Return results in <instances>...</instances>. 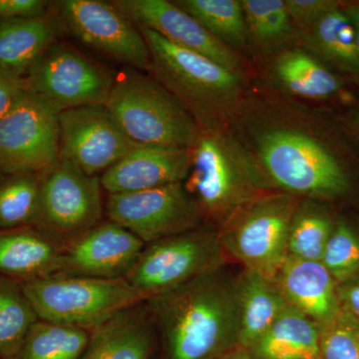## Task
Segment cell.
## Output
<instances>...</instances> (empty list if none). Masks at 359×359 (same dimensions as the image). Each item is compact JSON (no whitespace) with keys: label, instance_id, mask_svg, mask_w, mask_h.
I'll list each match as a JSON object with an SVG mask.
<instances>
[{"label":"cell","instance_id":"obj_1","mask_svg":"<svg viewBox=\"0 0 359 359\" xmlns=\"http://www.w3.org/2000/svg\"><path fill=\"white\" fill-rule=\"evenodd\" d=\"M168 359H221L238 347L236 278L221 269L148 299Z\"/></svg>","mask_w":359,"mask_h":359},{"label":"cell","instance_id":"obj_2","mask_svg":"<svg viewBox=\"0 0 359 359\" xmlns=\"http://www.w3.org/2000/svg\"><path fill=\"white\" fill-rule=\"evenodd\" d=\"M254 154L275 191L332 200L351 189L346 168L320 137L292 120H266L252 129Z\"/></svg>","mask_w":359,"mask_h":359},{"label":"cell","instance_id":"obj_3","mask_svg":"<svg viewBox=\"0 0 359 359\" xmlns=\"http://www.w3.org/2000/svg\"><path fill=\"white\" fill-rule=\"evenodd\" d=\"M150 52L148 72L189 110L201 129L223 128L240 110L244 77L139 27Z\"/></svg>","mask_w":359,"mask_h":359},{"label":"cell","instance_id":"obj_4","mask_svg":"<svg viewBox=\"0 0 359 359\" xmlns=\"http://www.w3.org/2000/svg\"><path fill=\"white\" fill-rule=\"evenodd\" d=\"M190 152L184 187L203 216L219 224L245 203L275 192L250 149L224 127L201 129Z\"/></svg>","mask_w":359,"mask_h":359},{"label":"cell","instance_id":"obj_5","mask_svg":"<svg viewBox=\"0 0 359 359\" xmlns=\"http://www.w3.org/2000/svg\"><path fill=\"white\" fill-rule=\"evenodd\" d=\"M106 106L124 133L139 145L191 149L201 133L181 101L154 78L133 68L116 76Z\"/></svg>","mask_w":359,"mask_h":359},{"label":"cell","instance_id":"obj_6","mask_svg":"<svg viewBox=\"0 0 359 359\" xmlns=\"http://www.w3.org/2000/svg\"><path fill=\"white\" fill-rule=\"evenodd\" d=\"M21 287L40 320L90 332L144 302L126 278L54 275Z\"/></svg>","mask_w":359,"mask_h":359},{"label":"cell","instance_id":"obj_7","mask_svg":"<svg viewBox=\"0 0 359 359\" xmlns=\"http://www.w3.org/2000/svg\"><path fill=\"white\" fill-rule=\"evenodd\" d=\"M299 201L275 191L236 210L218 230L226 257L237 259L245 269L275 278L287 257L290 224Z\"/></svg>","mask_w":359,"mask_h":359},{"label":"cell","instance_id":"obj_8","mask_svg":"<svg viewBox=\"0 0 359 359\" xmlns=\"http://www.w3.org/2000/svg\"><path fill=\"white\" fill-rule=\"evenodd\" d=\"M226 257L218 231L199 226L149 244L126 280L148 301L221 269Z\"/></svg>","mask_w":359,"mask_h":359},{"label":"cell","instance_id":"obj_9","mask_svg":"<svg viewBox=\"0 0 359 359\" xmlns=\"http://www.w3.org/2000/svg\"><path fill=\"white\" fill-rule=\"evenodd\" d=\"M57 110L23 90L0 121V174L42 175L60 159Z\"/></svg>","mask_w":359,"mask_h":359},{"label":"cell","instance_id":"obj_10","mask_svg":"<svg viewBox=\"0 0 359 359\" xmlns=\"http://www.w3.org/2000/svg\"><path fill=\"white\" fill-rule=\"evenodd\" d=\"M114 75L66 43L52 45L23 78L25 88L59 113L81 106L106 105Z\"/></svg>","mask_w":359,"mask_h":359},{"label":"cell","instance_id":"obj_11","mask_svg":"<svg viewBox=\"0 0 359 359\" xmlns=\"http://www.w3.org/2000/svg\"><path fill=\"white\" fill-rule=\"evenodd\" d=\"M53 9L63 29L89 48L128 68H150V52L141 30L112 2L60 0L53 2Z\"/></svg>","mask_w":359,"mask_h":359},{"label":"cell","instance_id":"obj_12","mask_svg":"<svg viewBox=\"0 0 359 359\" xmlns=\"http://www.w3.org/2000/svg\"><path fill=\"white\" fill-rule=\"evenodd\" d=\"M106 212L145 244L199 228L202 212L183 183L140 192L109 194Z\"/></svg>","mask_w":359,"mask_h":359},{"label":"cell","instance_id":"obj_13","mask_svg":"<svg viewBox=\"0 0 359 359\" xmlns=\"http://www.w3.org/2000/svg\"><path fill=\"white\" fill-rule=\"evenodd\" d=\"M100 179L59 159L41 175L39 211L34 223L53 235L77 236L102 218Z\"/></svg>","mask_w":359,"mask_h":359},{"label":"cell","instance_id":"obj_14","mask_svg":"<svg viewBox=\"0 0 359 359\" xmlns=\"http://www.w3.org/2000/svg\"><path fill=\"white\" fill-rule=\"evenodd\" d=\"M60 159L90 176L107 171L139 144L124 133L107 106H81L58 114Z\"/></svg>","mask_w":359,"mask_h":359},{"label":"cell","instance_id":"obj_15","mask_svg":"<svg viewBox=\"0 0 359 359\" xmlns=\"http://www.w3.org/2000/svg\"><path fill=\"white\" fill-rule=\"evenodd\" d=\"M138 27L148 28L180 47L211 59L244 77L245 67L237 52L208 32L174 1L115 0L111 1Z\"/></svg>","mask_w":359,"mask_h":359},{"label":"cell","instance_id":"obj_16","mask_svg":"<svg viewBox=\"0 0 359 359\" xmlns=\"http://www.w3.org/2000/svg\"><path fill=\"white\" fill-rule=\"evenodd\" d=\"M144 249L145 243L120 224H98L65 245L58 275L126 278Z\"/></svg>","mask_w":359,"mask_h":359},{"label":"cell","instance_id":"obj_17","mask_svg":"<svg viewBox=\"0 0 359 359\" xmlns=\"http://www.w3.org/2000/svg\"><path fill=\"white\" fill-rule=\"evenodd\" d=\"M190 168V149L138 145L104 172L101 185L109 194L140 192L182 183Z\"/></svg>","mask_w":359,"mask_h":359},{"label":"cell","instance_id":"obj_18","mask_svg":"<svg viewBox=\"0 0 359 359\" xmlns=\"http://www.w3.org/2000/svg\"><path fill=\"white\" fill-rule=\"evenodd\" d=\"M275 280L287 304L318 327L332 320L341 309L337 283L321 262L287 256Z\"/></svg>","mask_w":359,"mask_h":359},{"label":"cell","instance_id":"obj_19","mask_svg":"<svg viewBox=\"0 0 359 359\" xmlns=\"http://www.w3.org/2000/svg\"><path fill=\"white\" fill-rule=\"evenodd\" d=\"M62 30L53 4L41 18L0 21V70L25 78Z\"/></svg>","mask_w":359,"mask_h":359},{"label":"cell","instance_id":"obj_20","mask_svg":"<svg viewBox=\"0 0 359 359\" xmlns=\"http://www.w3.org/2000/svg\"><path fill=\"white\" fill-rule=\"evenodd\" d=\"M238 347L249 351L289 304L275 278L244 269L236 278Z\"/></svg>","mask_w":359,"mask_h":359},{"label":"cell","instance_id":"obj_21","mask_svg":"<svg viewBox=\"0 0 359 359\" xmlns=\"http://www.w3.org/2000/svg\"><path fill=\"white\" fill-rule=\"evenodd\" d=\"M63 248L37 231L0 233V275L20 283L58 275Z\"/></svg>","mask_w":359,"mask_h":359},{"label":"cell","instance_id":"obj_22","mask_svg":"<svg viewBox=\"0 0 359 359\" xmlns=\"http://www.w3.org/2000/svg\"><path fill=\"white\" fill-rule=\"evenodd\" d=\"M153 346L150 323L136 306L93 330L80 359H148Z\"/></svg>","mask_w":359,"mask_h":359},{"label":"cell","instance_id":"obj_23","mask_svg":"<svg viewBox=\"0 0 359 359\" xmlns=\"http://www.w3.org/2000/svg\"><path fill=\"white\" fill-rule=\"evenodd\" d=\"M247 351L252 359H320V327L287 306Z\"/></svg>","mask_w":359,"mask_h":359},{"label":"cell","instance_id":"obj_24","mask_svg":"<svg viewBox=\"0 0 359 359\" xmlns=\"http://www.w3.org/2000/svg\"><path fill=\"white\" fill-rule=\"evenodd\" d=\"M304 46L341 72L359 77V50L355 29L340 6L323 14L302 32Z\"/></svg>","mask_w":359,"mask_h":359},{"label":"cell","instance_id":"obj_25","mask_svg":"<svg viewBox=\"0 0 359 359\" xmlns=\"http://www.w3.org/2000/svg\"><path fill=\"white\" fill-rule=\"evenodd\" d=\"M273 76L287 93L309 100H325L341 89L339 78L316 56L301 48L278 54L273 61Z\"/></svg>","mask_w":359,"mask_h":359},{"label":"cell","instance_id":"obj_26","mask_svg":"<svg viewBox=\"0 0 359 359\" xmlns=\"http://www.w3.org/2000/svg\"><path fill=\"white\" fill-rule=\"evenodd\" d=\"M91 332L50 321L37 320L13 359H80Z\"/></svg>","mask_w":359,"mask_h":359},{"label":"cell","instance_id":"obj_27","mask_svg":"<svg viewBox=\"0 0 359 359\" xmlns=\"http://www.w3.org/2000/svg\"><path fill=\"white\" fill-rule=\"evenodd\" d=\"M37 320L21 283L0 275V359H13Z\"/></svg>","mask_w":359,"mask_h":359},{"label":"cell","instance_id":"obj_28","mask_svg":"<svg viewBox=\"0 0 359 359\" xmlns=\"http://www.w3.org/2000/svg\"><path fill=\"white\" fill-rule=\"evenodd\" d=\"M174 2L231 48H242L247 44L249 34L242 1L179 0Z\"/></svg>","mask_w":359,"mask_h":359},{"label":"cell","instance_id":"obj_29","mask_svg":"<svg viewBox=\"0 0 359 359\" xmlns=\"http://www.w3.org/2000/svg\"><path fill=\"white\" fill-rule=\"evenodd\" d=\"M334 224L330 215L311 200L299 201L290 224L287 256L321 262Z\"/></svg>","mask_w":359,"mask_h":359},{"label":"cell","instance_id":"obj_30","mask_svg":"<svg viewBox=\"0 0 359 359\" xmlns=\"http://www.w3.org/2000/svg\"><path fill=\"white\" fill-rule=\"evenodd\" d=\"M249 39L263 48L285 43L294 25L283 0H242Z\"/></svg>","mask_w":359,"mask_h":359},{"label":"cell","instance_id":"obj_31","mask_svg":"<svg viewBox=\"0 0 359 359\" xmlns=\"http://www.w3.org/2000/svg\"><path fill=\"white\" fill-rule=\"evenodd\" d=\"M41 175H13L0 185V226L34 223L39 211Z\"/></svg>","mask_w":359,"mask_h":359},{"label":"cell","instance_id":"obj_32","mask_svg":"<svg viewBox=\"0 0 359 359\" xmlns=\"http://www.w3.org/2000/svg\"><path fill=\"white\" fill-rule=\"evenodd\" d=\"M321 263L337 285L359 275V233L351 224L344 221L334 224Z\"/></svg>","mask_w":359,"mask_h":359},{"label":"cell","instance_id":"obj_33","mask_svg":"<svg viewBox=\"0 0 359 359\" xmlns=\"http://www.w3.org/2000/svg\"><path fill=\"white\" fill-rule=\"evenodd\" d=\"M320 359H359V318L340 309L320 325Z\"/></svg>","mask_w":359,"mask_h":359},{"label":"cell","instance_id":"obj_34","mask_svg":"<svg viewBox=\"0 0 359 359\" xmlns=\"http://www.w3.org/2000/svg\"><path fill=\"white\" fill-rule=\"evenodd\" d=\"M292 25L304 30L320 20L323 14L339 6L334 0H285Z\"/></svg>","mask_w":359,"mask_h":359},{"label":"cell","instance_id":"obj_35","mask_svg":"<svg viewBox=\"0 0 359 359\" xmlns=\"http://www.w3.org/2000/svg\"><path fill=\"white\" fill-rule=\"evenodd\" d=\"M52 4L46 0H0V21L41 18L50 13Z\"/></svg>","mask_w":359,"mask_h":359},{"label":"cell","instance_id":"obj_36","mask_svg":"<svg viewBox=\"0 0 359 359\" xmlns=\"http://www.w3.org/2000/svg\"><path fill=\"white\" fill-rule=\"evenodd\" d=\"M25 89L23 78L0 70V121Z\"/></svg>","mask_w":359,"mask_h":359},{"label":"cell","instance_id":"obj_37","mask_svg":"<svg viewBox=\"0 0 359 359\" xmlns=\"http://www.w3.org/2000/svg\"><path fill=\"white\" fill-rule=\"evenodd\" d=\"M337 294L342 308L359 318V275L337 285Z\"/></svg>","mask_w":359,"mask_h":359},{"label":"cell","instance_id":"obj_38","mask_svg":"<svg viewBox=\"0 0 359 359\" xmlns=\"http://www.w3.org/2000/svg\"><path fill=\"white\" fill-rule=\"evenodd\" d=\"M344 11H346L349 20L353 22L354 29H355L356 40H358L359 50V6H348L346 9H344Z\"/></svg>","mask_w":359,"mask_h":359},{"label":"cell","instance_id":"obj_39","mask_svg":"<svg viewBox=\"0 0 359 359\" xmlns=\"http://www.w3.org/2000/svg\"><path fill=\"white\" fill-rule=\"evenodd\" d=\"M221 359H252V358L247 351L237 347V348L233 349L230 353H226Z\"/></svg>","mask_w":359,"mask_h":359},{"label":"cell","instance_id":"obj_40","mask_svg":"<svg viewBox=\"0 0 359 359\" xmlns=\"http://www.w3.org/2000/svg\"><path fill=\"white\" fill-rule=\"evenodd\" d=\"M353 126L356 131L359 134V108L355 112L353 113Z\"/></svg>","mask_w":359,"mask_h":359}]
</instances>
